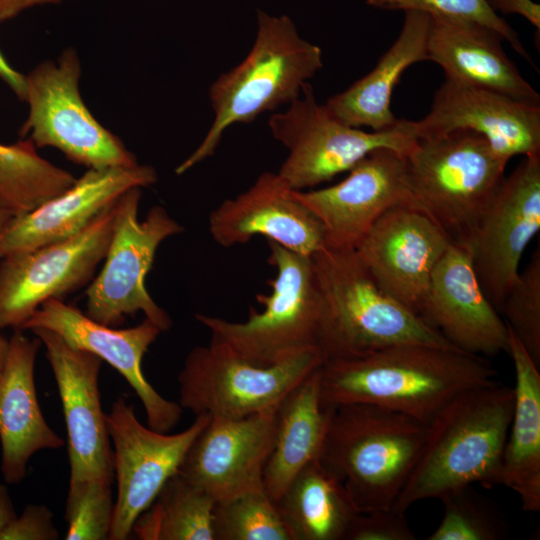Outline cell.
Listing matches in <instances>:
<instances>
[{
  "instance_id": "obj_29",
  "label": "cell",
  "mask_w": 540,
  "mask_h": 540,
  "mask_svg": "<svg viewBox=\"0 0 540 540\" xmlns=\"http://www.w3.org/2000/svg\"><path fill=\"white\" fill-rule=\"evenodd\" d=\"M276 504L293 540H345L359 513L320 457L295 476Z\"/></svg>"
},
{
  "instance_id": "obj_40",
  "label": "cell",
  "mask_w": 540,
  "mask_h": 540,
  "mask_svg": "<svg viewBox=\"0 0 540 540\" xmlns=\"http://www.w3.org/2000/svg\"><path fill=\"white\" fill-rule=\"evenodd\" d=\"M66 1L74 0H0V23L13 20L31 8L58 5Z\"/></svg>"
},
{
  "instance_id": "obj_13",
  "label": "cell",
  "mask_w": 540,
  "mask_h": 540,
  "mask_svg": "<svg viewBox=\"0 0 540 540\" xmlns=\"http://www.w3.org/2000/svg\"><path fill=\"white\" fill-rule=\"evenodd\" d=\"M210 417L196 415L187 429L168 434L140 423L134 407L124 398L112 403L105 419L113 449L117 499L109 540H125L131 535L136 519L178 472L188 448Z\"/></svg>"
},
{
  "instance_id": "obj_7",
  "label": "cell",
  "mask_w": 540,
  "mask_h": 540,
  "mask_svg": "<svg viewBox=\"0 0 540 540\" xmlns=\"http://www.w3.org/2000/svg\"><path fill=\"white\" fill-rule=\"evenodd\" d=\"M508 161L483 136L467 130L418 140L406 155L414 204L452 244L467 248L505 178Z\"/></svg>"
},
{
  "instance_id": "obj_15",
  "label": "cell",
  "mask_w": 540,
  "mask_h": 540,
  "mask_svg": "<svg viewBox=\"0 0 540 540\" xmlns=\"http://www.w3.org/2000/svg\"><path fill=\"white\" fill-rule=\"evenodd\" d=\"M451 244L427 214L402 204L382 214L354 250L384 292L421 316L433 269Z\"/></svg>"
},
{
  "instance_id": "obj_26",
  "label": "cell",
  "mask_w": 540,
  "mask_h": 540,
  "mask_svg": "<svg viewBox=\"0 0 540 540\" xmlns=\"http://www.w3.org/2000/svg\"><path fill=\"white\" fill-rule=\"evenodd\" d=\"M429 22L430 16L424 12H404L401 31L393 44L370 72L327 100L324 105L328 111L355 128L383 131L395 127L400 119L391 109L392 94L411 65L428 61Z\"/></svg>"
},
{
  "instance_id": "obj_12",
  "label": "cell",
  "mask_w": 540,
  "mask_h": 540,
  "mask_svg": "<svg viewBox=\"0 0 540 540\" xmlns=\"http://www.w3.org/2000/svg\"><path fill=\"white\" fill-rule=\"evenodd\" d=\"M115 214L116 201L70 238L3 256L0 329H20L44 302L86 284L106 256Z\"/></svg>"
},
{
  "instance_id": "obj_23",
  "label": "cell",
  "mask_w": 540,
  "mask_h": 540,
  "mask_svg": "<svg viewBox=\"0 0 540 540\" xmlns=\"http://www.w3.org/2000/svg\"><path fill=\"white\" fill-rule=\"evenodd\" d=\"M209 231L223 247L247 243L256 235L306 256L326 246L321 222L274 172L262 173L246 191L216 207Z\"/></svg>"
},
{
  "instance_id": "obj_19",
  "label": "cell",
  "mask_w": 540,
  "mask_h": 540,
  "mask_svg": "<svg viewBox=\"0 0 540 540\" xmlns=\"http://www.w3.org/2000/svg\"><path fill=\"white\" fill-rule=\"evenodd\" d=\"M278 404L243 418L211 416L178 472L216 502L264 490L263 470L273 444Z\"/></svg>"
},
{
  "instance_id": "obj_20",
  "label": "cell",
  "mask_w": 540,
  "mask_h": 540,
  "mask_svg": "<svg viewBox=\"0 0 540 540\" xmlns=\"http://www.w3.org/2000/svg\"><path fill=\"white\" fill-rule=\"evenodd\" d=\"M418 140L467 130L483 136L501 157L540 154V104L445 79L429 112L413 121Z\"/></svg>"
},
{
  "instance_id": "obj_9",
  "label": "cell",
  "mask_w": 540,
  "mask_h": 540,
  "mask_svg": "<svg viewBox=\"0 0 540 540\" xmlns=\"http://www.w3.org/2000/svg\"><path fill=\"white\" fill-rule=\"evenodd\" d=\"M81 63L76 50L65 49L26 75L24 101L29 111L19 135L37 148L53 147L67 159L89 168L138 164L123 142L91 114L79 90Z\"/></svg>"
},
{
  "instance_id": "obj_34",
  "label": "cell",
  "mask_w": 540,
  "mask_h": 540,
  "mask_svg": "<svg viewBox=\"0 0 540 540\" xmlns=\"http://www.w3.org/2000/svg\"><path fill=\"white\" fill-rule=\"evenodd\" d=\"M111 484L101 479L69 482L66 540H109L115 504Z\"/></svg>"
},
{
  "instance_id": "obj_25",
  "label": "cell",
  "mask_w": 540,
  "mask_h": 540,
  "mask_svg": "<svg viewBox=\"0 0 540 540\" xmlns=\"http://www.w3.org/2000/svg\"><path fill=\"white\" fill-rule=\"evenodd\" d=\"M503 41L498 32L478 22L430 16L428 61L439 65L447 80L540 104L539 93L508 57Z\"/></svg>"
},
{
  "instance_id": "obj_18",
  "label": "cell",
  "mask_w": 540,
  "mask_h": 540,
  "mask_svg": "<svg viewBox=\"0 0 540 540\" xmlns=\"http://www.w3.org/2000/svg\"><path fill=\"white\" fill-rule=\"evenodd\" d=\"M44 328L60 335L73 347L109 363L133 388L146 413L147 426L168 433L179 422L183 408L161 396L142 371V360L162 332L145 318L135 327L118 329L101 324L60 299L44 302L19 330Z\"/></svg>"
},
{
  "instance_id": "obj_2",
  "label": "cell",
  "mask_w": 540,
  "mask_h": 540,
  "mask_svg": "<svg viewBox=\"0 0 540 540\" xmlns=\"http://www.w3.org/2000/svg\"><path fill=\"white\" fill-rule=\"evenodd\" d=\"M514 407L512 387L496 381L469 389L427 424L416 462L392 508L480 483L499 485L500 466Z\"/></svg>"
},
{
  "instance_id": "obj_35",
  "label": "cell",
  "mask_w": 540,
  "mask_h": 540,
  "mask_svg": "<svg viewBox=\"0 0 540 540\" xmlns=\"http://www.w3.org/2000/svg\"><path fill=\"white\" fill-rule=\"evenodd\" d=\"M504 321L540 368V250L537 248L502 305Z\"/></svg>"
},
{
  "instance_id": "obj_5",
  "label": "cell",
  "mask_w": 540,
  "mask_h": 540,
  "mask_svg": "<svg viewBox=\"0 0 540 540\" xmlns=\"http://www.w3.org/2000/svg\"><path fill=\"white\" fill-rule=\"evenodd\" d=\"M427 425L370 404L334 406L321 461L358 512L391 508L420 452Z\"/></svg>"
},
{
  "instance_id": "obj_11",
  "label": "cell",
  "mask_w": 540,
  "mask_h": 540,
  "mask_svg": "<svg viewBox=\"0 0 540 540\" xmlns=\"http://www.w3.org/2000/svg\"><path fill=\"white\" fill-rule=\"evenodd\" d=\"M325 360L322 350L314 348L262 367L210 342L185 358L178 374L179 404L195 416L243 418L277 405Z\"/></svg>"
},
{
  "instance_id": "obj_3",
  "label": "cell",
  "mask_w": 540,
  "mask_h": 540,
  "mask_svg": "<svg viewBox=\"0 0 540 540\" xmlns=\"http://www.w3.org/2000/svg\"><path fill=\"white\" fill-rule=\"evenodd\" d=\"M311 258L322 299L319 348L326 359L361 357L405 344L457 349L384 292L354 249L325 246Z\"/></svg>"
},
{
  "instance_id": "obj_39",
  "label": "cell",
  "mask_w": 540,
  "mask_h": 540,
  "mask_svg": "<svg viewBox=\"0 0 540 540\" xmlns=\"http://www.w3.org/2000/svg\"><path fill=\"white\" fill-rule=\"evenodd\" d=\"M498 14H517L540 30V5L533 0H486Z\"/></svg>"
},
{
  "instance_id": "obj_24",
  "label": "cell",
  "mask_w": 540,
  "mask_h": 540,
  "mask_svg": "<svg viewBox=\"0 0 540 540\" xmlns=\"http://www.w3.org/2000/svg\"><path fill=\"white\" fill-rule=\"evenodd\" d=\"M41 344L38 337L15 329L0 374L1 474L8 484L25 478L36 452L65 445L45 420L37 398L34 368Z\"/></svg>"
},
{
  "instance_id": "obj_31",
  "label": "cell",
  "mask_w": 540,
  "mask_h": 540,
  "mask_svg": "<svg viewBox=\"0 0 540 540\" xmlns=\"http://www.w3.org/2000/svg\"><path fill=\"white\" fill-rule=\"evenodd\" d=\"M28 138L0 143V206L14 216L30 212L73 185L76 178L41 157Z\"/></svg>"
},
{
  "instance_id": "obj_36",
  "label": "cell",
  "mask_w": 540,
  "mask_h": 540,
  "mask_svg": "<svg viewBox=\"0 0 540 540\" xmlns=\"http://www.w3.org/2000/svg\"><path fill=\"white\" fill-rule=\"evenodd\" d=\"M366 4L385 11H419L429 16L478 22L498 32L516 53L532 63L516 31L490 7L486 0H366Z\"/></svg>"
},
{
  "instance_id": "obj_6",
  "label": "cell",
  "mask_w": 540,
  "mask_h": 540,
  "mask_svg": "<svg viewBox=\"0 0 540 540\" xmlns=\"http://www.w3.org/2000/svg\"><path fill=\"white\" fill-rule=\"evenodd\" d=\"M268 262L276 269L271 292L259 294L262 311L251 308L244 322L196 314L219 344L241 359L262 367L319 348L322 299L311 256L268 240ZM320 349V348H319Z\"/></svg>"
},
{
  "instance_id": "obj_17",
  "label": "cell",
  "mask_w": 540,
  "mask_h": 540,
  "mask_svg": "<svg viewBox=\"0 0 540 540\" xmlns=\"http://www.w3.org/2000/svg\"><path fill=\"white\" fill-rule=\"evenodd\" d=\"M44 344L56 380L67 430L69 482L114 478L113 449L101 406L102 360L57 333L31 330Z\"/></svg>"
},
{
  "instance_id": "obj_38",
  "label": "cell",
  "mask_w": 540,
  "mask_h": 540,
  "mask_svg": "<svg viewBox=\"0 0 540 540\" xmlns=\"http://www.w3.org/2000/svg\"><path fill=\"white\" fill-rule=\"evenodd\" d=\"M53 513L44 504H29L7 527L1 540H56Z\"/></svg>"
},
{
  "instance_id": "obj_33",
  "label": "cell",
  "mask_w": 540,
  "mask_h": 540,
  "mask_svg": "<svg viewBox=\"0 0 540 540\" xmlns=\"http://www.w3.org/2000/svg\"><path fill=\"white\" fill-rule=\"evenodd\" d=\"M439 500L444 514L427 540H501L509 535L502 512L471 485L447 492Z\"/></svg>"
},
{
  "instance_id": "obj_41",
  "label": "cell",
  "mask_w": 540,
  "mask_h": 540,
  "mask_svg": "<svg viewBox=\"0 0 540 540\" xmlns=\"http://www.w3.org/2000/svg\"><path fill=\"white\" fill-rule=\"evenodd\" d=\"M0 79L14 92L20 101H24L26 76L14 69L0 51Z\"/></svg>"
},
{
  "instance_id": "obj_22",
  "label": "cell",
  "mask_w": 540,
  "mask_h": 540,
  "mask_svg": "<svg viewBox=\"0 0 540 540\" xmlns=\"http://www.w3.org/2000/svg\"><path fill=\"white\" fill-rule=\"evenodd\" d=\"M157 182L150 165L89 168L71 187L40 207L13 216L0 242V259L70 238L126 191Z\"/></svg>"
},
{
  "instance_id": "obj_43",
  "label": "cell",
  "mask_w": 540,
  "mask_h": 540,
  "mask_svg": "<svg viewBox=\"0 0 540 540\" xmlns=\"http://www.w3.org/2000/svg\"><path fill=\"white\" fill-rule=\"evenodd\" d=\"M13 216L9 210L0 206V242Z\"/></svg>"
},
{
  "instance_id": "obj_30",
  "label": "cell",
  "mask_w": 540,
  "mask_h": 540,
  "mask_svg": "<svg viewBox=\"0 0 540 540\" xmlns=\"http://www.w3.org/2000/svg\"><path fill=\"white\" fill-rule=\"evenodd\" d=\"M216 501L179 472L136 519L132 533L141 540H215Z\"/></svg>"
},
{
  "instance_id": "obj_14",
  "label": "cell",
  "mask_w": 540,
  "mask_h": 540,
  "mask_svg": "<svg viewBox=\"0 0 540 540\" xmlns=\"http://www.w3.org/2000/svg\"><path fill=\"white\" fill-rule=\"evenodd\" d=\"M539 229L540 154H533L505 176L467 246L479 284L499 313Z\"/></svg>"
},
{
  "instance_id": "obj_42",
  "label": "cell",
  "mask_w": 540,
  "mask_h": 540,
  "mask_svg": "<svg viewBox=\"0 0 540 540\" xmlns=\"http://www.w3.org/2000/svg\"><path fill=\"white\" fill-rule=\"evenodd\" d=\"M17 517L13 501L7 487L0 483V540L11 522Z\"/></svg>"
},
{
  "instance_id": "obj_8",
  "label": "cell",
  "mask_w": 540,
  "mask_h": 540,
  "mask_svg": "<svg viewBox=\"0 0 540 540\" xmlns=\"http://www.w3.org/2000/svg\"><path fill=\"white\" fill-rule=\"evenodd\" d=\"M268 125L289 152L277 173L297 191L349 171L375 149L390 148L408 155L418 142L410 120L400 119L395 127L383 131H365L341 122L317 102L309 82L285 111L270 117Z\"/></svg>"
},
{
  "instance_id": "obj_10",
  "label": "cell",
  "mask_w": 540,
  "mask_h": 540,
  "mask_svg": "<svg viewBox=\"0 0 540 540\" xmlns=\"http://www.w3.org/2000/svg\"><path fill=\"white\" fill-rule=\"evenodd\" d=\"M141 188L126 191L116 201L113 232L105 263L86 290V315L107 326L118 327L126 316L142 311L163 332L172 321L145 287L159 245L183 227L162 206L152 207L138 219Z\"/></svg>"
},
{
  "instance_id": "obj_28",
  "label": "cell",
  "mask_w": 540,
  "mask_h": 540,
  "mask_svg": "<svg viewBox=\"0 0 540 540\" xmlns=\"http://www.w3.org/2000/svg\"><path fill=\"white\" fill-rule=\"evenodd\" d=\"M508 328L515 370L514 407L503 449L499 485L514 491L524 511H540V372Z\"/></svg>"
},
{
  "instance_id": "obj_37",
  "label": "cell",
  "mask_w": 540,
  "mask_h": 540,
  "mask_svg": "<svg viewBox=\"0 0 540 540\" xmlns=\"http://www.w3.org/2000/svg\"><path fill=\"white\" fill-rule=\"evenodd\" d=\"M405 513L392 507L359 512L345 540H415Z\"/></svg>"
},
{
  "instance_id": "obj_32",
  "label": "cell",
  "mask_w": 540,
  "mask_h": 540,
  "mask_svg": "<svg viewBox=\"0 0 540 540\" xmlns=\"http://www.w3.org/2000/svg\"><path fill=\"white\" fill-rule=\"evenodd\" d=\"M215 540H293L276 502L264 490L217 501Z\"/></svg>"
},
{
  "instance_id": "obj_27",
  "label": "cell",
  "mask_w": 540,
  "mask_h": 540,
  "mask_svg": "<svg viewBox=\"0 0 540 540\" xmlns=\"http://www.w3.org/2000/svg\"><path fill=\"white\" fill-rule=\"evenodd\" d=\"M320 367L277 406L273 444L263 470L264 491L274 502L295 476L321 455L334 406L323 401Z\"/></svg>"
},
{
  "instance_id": "obj_4",
  "label": "cell",
  "mask_w": 540,
  "mask_h": 540,
  "mask_svg": "<svg viewBox=\"0 0 540 540\" xmlns=\"http://www.w3.org/2000/svg\"><path fill=\"white\" fill-rule=\"evenodd\" d=\"M323 67L322 50L302 38L286 15L257 12V32L247 56L211 85L213 122L200 145L175 172L181 175L215 153L224 132L288 105Z\"/></svg>"
},
{
  "instance_id": "obj_21",
  "label": "cell",
  "mask_w": 540,
  "mask_h": 540,
  "mask_svg": "<svg viewBox=\"0 0 540 540\" xmlns=\"http://www.w3.org/2000/svg\"><path fill=\"white\" fill-rule=\"evenodd\" d=\"M421 317L457 349L508 352V328L484 294L464 246L451 244L431 274Z\"/></svg>"
},
{
  "instance_id": "obj_1",
  "label": "cell",
  "mask_w": 540,
  "mask_h": 540,
  "mask_svg": "<svg viewBox=\"0 0 540 540\" xmlns=\"http://www.w3.org/2000/svg\"><path fill=\"white\" fill-rule=\"evenodd\" d=\"M482 356L458 349L405 344L320 367L323 401L370 404L429 424L459 394L495 381Z\"/></svg>"
},
{
  "instance_id": "obj_16",
  "label": "cell",
  "mask_w": 540,
  "mask_h": 540,
  "mask_svg": "<svg viewBox=\"0 0 540 540\" xmlns=\"http://www.w3.org/2000/svg\"><path fill=\"white\" fill-rule=\"evenodd\" d=\"M341 182L318 190L297 191L295 197L321 222L326 246L354 249L387 210L414 205L406 155L390 148L370 152Z\"/></svg>"
},
{
  "instance_id": "obj_44",
  "label": "cell",
  "mask_w": 540,
  "mask_h": 540,
  "mask_svg": "<svg viewBox=\"0 0 540 540\" xmlns=\"http://www.w3.org/2000/svg\"><path fill=\"white\" fill-rule=\"evenodd\" d=\"M8 348H9V340L6 339L2 334H0V374L6 362Z\"/></svg>"
}]
</instances>
